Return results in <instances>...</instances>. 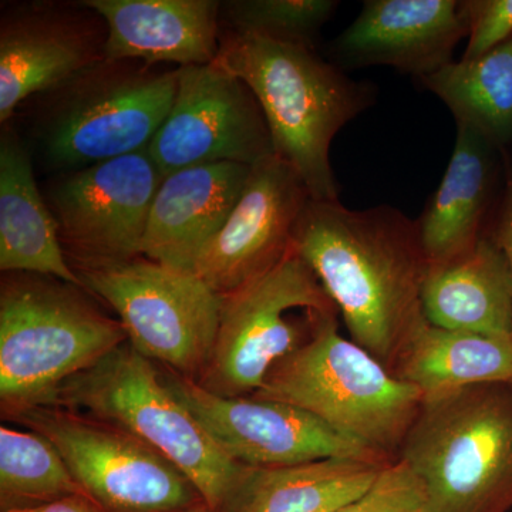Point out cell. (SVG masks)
<instances>
[{
  "instance_id": "cell-27",
  "label": "cell",
  "mask_w": 512,
  "mask_h": 512,
  "mask_svg": "<svg viewBox=\"0 0 512 512\" xmlns=\"http://www.w3.org/2000/svg\"><path fill=\"white\" fill-rule=\"evenodd\" d=\"M336 512H429V507L423 484L412 468L394 460L365 494Z\"/></svg>"
},
{
  "instance_id": "cell-16",
  "label": "cell",
  "mask_w": 512,
  "mask_h": 512,
  "mask_svg": "<svg viewBox=\"0 0 512 512\" xmlns=\"http://www.w3.org/2000/svg\"><path fill=\"white\" fill-rule=\"evenodd\" d=\"M468 32V0H366L330 43L329 62L343 72L387 66L420 80L454 62Z\"/></svg>"
},
{
  "instance_id": "cell-20",
  "label": "cell",
  "mask_w": 512,
  "mask_h": 512,
  "mask_svg": "<svg viewBox=\"0 0 512 512\" xmlns=\"http://www.w3.org/2000/svg\"><path fill=\"white\" fill-rule=\"evenodd\" d=\"M0 269L53 276L83 288L37 187L32 150L10 123L0 131Z\"/></svg>"
},
{
  "instance_id": "cell-10",
  "label": "cell",
  "mask_w": 512,
  "mask_h": 512,
  "mask_svg": "<svg viewBox=\"0 0 512 512\" xmlns=\"http://www.w3.org/2000/svg\"><path fill=\"white\" fill-rule=\"evenodd\" d=\"M12 420L46 437L104 512H184L201 501L174 464L119 427L55 406Z\"/></svg>"
},
{
  "instance_id": "cell-12",
  "label": "cell",
  "mask_w": 512,
  "mask_h": 512,
  "mask_svg": "<svg viewBox=\"0 0 512 512\" xmlns=\"http://www.w3.org/2000/svg\"><path fill=\"white\" fill-rule=\"evenodd\" d=\"M148 153L164 177L224 161L252 167L275 154L255 94L217 62L180 67L173 107Z\"/></svg>"
},
{
  "instance_id": "cell-4",
  "label": "cell",
  "mask_w": 512,
  "mask_h": 512,
  "mask_svg": "<svg viewBox=\"0 0 512 512\" xmlns=\"http://www.w3.org/2000/svg\"><path fill=\"white\" fill-rule=\"evenodd\" d=\"M178 70L104 59L33 97L26 141L33 157L63 174L146 150L173 107Z\"/></svg>"
},
{
  "instance_id": "cell-29",
  "label": "cell",
  "mask_w": 512,
  "mask_h": 512,
  "mask_svg": "<svg viewBox=\"0 0 512 512\" xmlns=\"http://www.w3.org/2000/svg\"><path fill=\"white\" fill-rule=\"evenodd\" d=\"M487 237L503 252L512 278V148L507 153L504 188L488 227Z\"/></svg>"
},
{
  "instance_id": "cell-30",
  "label": "cell",
  "mask_w": 512,
  "mask_h": 512,
  "mask_svg": "<svg viewBox=\"0 0 512 512\" xmlns=\"http://www.w3.org/2000/svg\"><path fill=\"white\" fill-rule=\"evenodd\" d=\"M3 512H104L87 495H70L50 503L35 505V507L15 508Z\"/></svg>"
},
{
  "instance_id": "cell-22",
  "label": "cell",
  "mask_w": 512,
  "mask_h": 512,
  "mask_svg": "<svg viewBox=\"0 0 512 512\" xmlns=\"http://www.w3.org/2000/svg\"><path fill=\"white\" fill-rule=\"evenodd\" d=\"M392 372L419 387L424 402L467 387L512 384V336L448 330L424 319Z\"/></svg>"
},
{
  "instance_id": "cell-5",
  "label": "cell",
  "mask_w": 512,
  "mask_h": 512,
  "mask_svg": "<svg viewBox=\"0 0 512 512\" xmlns=\"http://www.w3.org/2000/svg\"><path fill=\"white\" fill-rule=\"evenodd\" d=\"M52 406L127 431L167 458L211 512H224L252 467L232 460L165 383L154 362L126 342L59 387Z\"/></svg>"
},
{
  "instance_id": "cell-3",
  "label": "cell",
  "mask_w": 512,
  "mask_h": 512,
  "mask_svg": "<svg viewBox=\"0 0 512 512\" xmlns=\"http://www.w3.org/2000/svg\"><path fill=\"white\" fill-rule=\"evenodd\" d=\"M92 293L53 276L9 272L0 286V404L15 419L127 342Z\"/></svg>"
},
{
  "instance_id": "cell-1",
  "label": "cell",
  "mask_w": 512,
  "mask_h": 512,
  "mask_svg": "<svg viewBox=\"0 0 512 512\" xmlns=\"http://www.w3.org/2000/svg\"><path fill=\"white\" fill-rule=\"evenodd\" d=\"M292 251L335 303L350 339L392 370L426 319L427 261L416 220L392 205L360 211L311 198L296 222Z\"/></svg>"
},
{
  "instance_id": "cell-21",
  "label": "cell",
  "mask_w": 512,
  "mask_h": 512,
  "mask_svg": "<svg viewBox=\"0 0 512 512\" xmlns=\"http://www.w3.org/2000/svg\"><path fill=\"white\" fill-rule=\"evenodd\" d=\"M421 306L439 328L512 336V278L501 249L485 237L446 264L427 265Z\"/></svg>"
},
{
  "instance_id": "cell-25",
  "label": "cell",
  "mask_w": 512,
  "mask_h": 512,
  "mask_svg": "<svg viewBox=\"0 0 512 512\" xmlns=\"http://www.w3.org/2000/svg\"><path fill=\"white\" fill-rule=\"evenodd\" d=\"M86 495L57 448L36 431L0 427V507H35Z\"/></svg>"
},
{
  "instance_id": "cell-7",
  "label": "cell",
  "mask_w": 512,
  "mask_h": 512,
  "mask_svg": "<svg viewBox=\"0 0 512 512\" xmlns=\"http://www.w3.org/2000/svg\"><path fill=\"white\" fill-rule=\"evenodd\" d=\"M396 460L423 484L429 512L510 511L512 384L427 400Z\"/></svg>"
},
{
  "instance_id": "cell-17",
  "label": "cell",
  "mask_w": 512,
  "mask_h": 512,
  "mask_svg": "<svg viewBox=\"0 0 512 512\" xmlns=\"http://www.w3.org/2000/svg\"><path fill=\"white\" fill-rule=\"evenodd\" d=\"M507 153L457 126L443 180L416 220L427 265L446 264L487 237L504 188Z\"/></svg>"
},
{
  "instance_id": "cell-11",
  "label": "cell",
  "mask_w": 512,
  "mask_h": 512,
  "mask_svg": "<svg viewBox=\"0 0 512 512\" xmlns=\"http://www.w3.org/2000/svg\"><path fill=\"white\" fill-rule=\"evenodd\" d=\"M164 175L148 148L57 174L45 190L72 268L141 255L151 205Z\"/></svg>"
},
{
  "instance_id": "cell-24",
  "label": "cell",
  "mask_w": 512,
  "mask_h": 512,
  "mask_svg": "<svg viewBox=\"0 0 512 512\" xmlns=\"http://www.w3.org/2000/svg\"><path fill=\"white\" fill-rule=\"evenodd\" d=\"M456 119L500 150L512 148V37L487 55L451 62L416 80Z\"/></svg>"
},
{
  "instance_id": "cell-2",
  "label": "cell",
  "mask_w": 512,
  "mask_h": 512,
  "mask_svg": "<svg viewBox=\"0 0 512 512\" xmlns=\"http://www.w3.org/2000/svg\"><path fill=\"white\" fill-rule=\"evenodd\" d=\"M215 62L255 94L275 156L298 173L313 200H339L330 146L346 124L375 104V84L350 79L312 47L225 29Z\"/></svg>"
},
{
  "instance_id": "cell-14",
  "label": "cell",
  "mask_w": 512,
  "mask_h": 512,
  "mask_svg": "<svg viewBox=\"0 0 512 512\" xmlns=\"http://www.w3.org/2000/svg\"><path fill=\"white\" fill-rule=\"evenodd\" d=\"M107 25L86 2H19L0 19V124L26 101L106 59Z\"/></svg>"
},
{
  "instance_id": "cell-13",
  "label": "cell",
  "mask_w": 512,
  "mask_h": 512,
  "mask_svg": "<svg viewBox=\"0 0 512 512\" xmlns=\"http://www.w3.org/2000/svg\"><path fill=\"white\" fill-rule=\"evenodd\" d=\"M163 377L215 443L244 466L289 467L325 458L394 461L291 404L252 396H217L168 370Z\"/></svg>"
},
{
  "instance_id": "cell-15",
  "label": "cell",
  "mask_w": 512,
  "mask_h": 512,
  "mask_svg": "<svg viewBox=\"0 0 512 512\" xmlns=\"http://www.w3.org/2000/svg\"><path fill=\"white\" fill-rule=\"evenodd\" d=\"M311 198L298 173L275 154L252 165L237 205L198 256L194 274L227 295L271 271L291 252L296 222Z\"/></svg>"
},
{
  "instance_id": "cell-9",
  "label": "cell",
  "mask_w": 512,
  "mask_h": 512,
  "mask_svg": "<svg viewBox=\"0 0 512 512\" xmlns=\"http://www.w3.org/2000/svg\"><path fill=\"white\" fill-rule=\"evenodd\" d=\"M83 288L119 315L127 342L168 372L198 382L210 362L221 295L194 272L144 256L74 268Z\"/></svg>"
},
{
  "instance_id": "cell-18",
  "label": "cell",
  "mask_w": 512,
  "mask_h": 512,
  "mask_svg": "<svg viewBox=\"0 0 512 512\" xmlns=\"http://www.w3.org/2000/svg\"><path fill=\"white\" fill-rule=\"evenodd\" d=\"M249 173V165L224 161L165 175L151 205L141 256L194 272L198 256L237 205Z\"/></svg>"
},
{
  "instance_id": "cell-19",
  "label": "cell",
  "mask_w": 512,
  "mask_h": 512,
  "mask_svg": "<svg viewBox=\"0 0 512 512\" xmlns=\"http://www.w3.org/2000/svg\"><path fill=\"white\" fill-rule=\"evenodd\" d=\"M107 25L106 59L204 66L220 53L215 0H84Z\"/></svg>"
},
{
  "instance_id": "cell-28",
  "label": "cell",
  "mask_w": 512,
  "mask_h": 512,
  "mask_svg": "<svg viewBox=\"0 0 512 512\" xmlns=\"http://www.w3.org/2000/svg\"><path fill=\"white\" fill-rule=\"evenodd\" d=\"M470 32L463 60L478 59L512 37V0H468Z\"/></svg>"
},
{
  "instance_id": "cell-26",
  "label": "cell",
  "mask_w": 512,
  "mask_h": 512,
  "mask_svg": "<svg viewBox=\"0 0 512 512\" xmlns=\"http://www.w3.org/2000/svg\"><path fill=\"white\" fill-rule=\"evenodd\" d=\"M338 8L336 0H228L221 2L220 22L238 35L316 49Z\"/></svg>"
},
{
  "instance_id": "cell-31",
  "label": "cell",
  "mask_w": 512,
  "mask_h": 512,
  "mask_svg": "<svg viewBox=\"0 0 512 512\" xmlns=\"http://www.w3.org/2000/svg\"><path fill=\"white\" fill-rule=\"evenodd\" d=\"M184 512H211L210 508L207 507V504L204 503V501H198V503H195L192 505V507L188 508V510H185Z\"/></svg>"
},
{
  "instance_id": "cell-6",
  "label": "cell",
  "mask_w": 512,
  "mask_h": 512,
  "mask_svg": "<svg viewBox=\"0 0 512 512\" xmlns=\"http://www.w3.org/2000/svg\"><path fill=\"white\" fill-rule=\"evenodd\" d=\"M338 315L320 313L311 338L279 360L252 397L299 407L396 460L423 407V393L343 338Z\"/></svg>"
},
{
  "instance_id": "cell-8",
  "label": "cell",
  "mask_w": 512,
  "mask_h": 512,
  "mask_svg": "<svg viewBox=\"0 0 512 512\" xmlns=\"http://www.w3.org/2000/svg\"><path fill=\"white\" fill-rule=\"evenodd\" d=\"M320 313L339 312L291 249L271 271L221 295L217 339L197 383L217 396H252L279 360L311 338Z\"/></svg>"
},
{
  "instance_id": "cell-23",
  "label": "cell",
  "mask_w": 512,
  "mask_h": 512,
  "mask_svg": "<svg viewBox=\"0 0 512 512\" xmlns=\"http://www.w3.org/2000/svg\"><path fill=\"white\" fill-rule=\"evenodd\" d=\"M390 463L325 458L289 467L251 468L224 512H336L365 494Z\"/></svg>"
}]
</instances>
